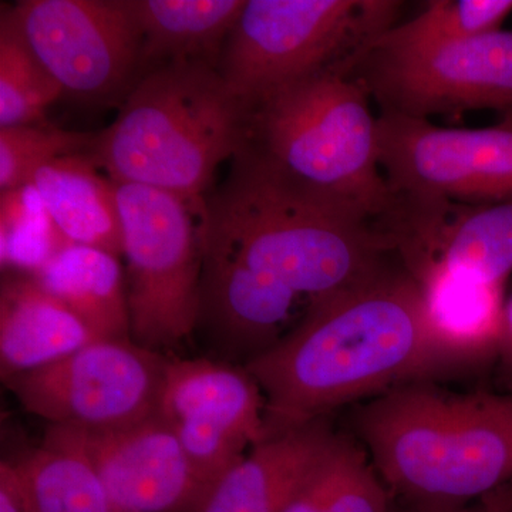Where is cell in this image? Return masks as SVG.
Masks as SVG:
<instances>
[{
    "label": "cell",
    "instance_id": "obj_2",
    "mask_svg": "<svg viewBox=\"0 0 512 512\" xmlns=\"http://www.w3.org/2000/svg\"><path fill=\"white\" fill-rule=\"evenodd\" d=\"M201 249L308 296L326 298L376 274L396 255L373 225L306 194L242 147L202 197Z\"/></svg>",
    "mask_w": 512,
    "mask_h": 512
},
{
    "label": "cell",
    "instance_id": "obj_23",
    "mask_svg": "<svg viewBox=\"0 0 512 512\" xmlns=\"http://www.w3.org/2000/svg\"><path fill=\"white\" fill-rule=\"evenodd\" d=\"M62 87L26 45L5 12L0 23V128L45 123Z\"/></svg>",
    "mask_w": 512,
    "mask_h": 512
},
{
    "label": "cell",
    "instance_id": "obj_28",
    "mask_svg": "<svg viewBox=\"0 0 512 512\" xmlns=\"http://www.w3.org/2000/svg\"><path fill=\"white\" fill-rule=\"evenodd\" d=\"M0 512H35L15 464H0Z\"/></svg>",
    "mask_w": 512,
    "mask_h": 512
},
{
    "label": "cell",
    "instance_id": "obj_21",
    "mask_svg": "<svg viewBox=\"0 0 512 512\" xmlns=\"http://www.w3.org/2000/svg\"><path fill=\"white\" fill-rule=\"evenodd\" d=\"M13 464L35 512H126L63 427L50 426L42 446Z\"/></svg>",
    "mask_w": 512,
    "mask_h": 512
},
{
    "label": "cell",
    "instance_id": "obj_22",
    "mask_svg": "<svg viewBox=\"0 0 512 512\" xmlns=\"http://www.w3.org/2000/svg\"><path fill=\"white\" fill-rule=\"evenodd\" d=\"M512 0H434L416 18L394 25L367 47L417 50L501 30Z\"/></svg>",
    "mask_w": 512,
    "mask_h": 512
},
{
    "label": "cell",
    "instance_id": "obj_20",
    "mask_svg": "<svg viewBox=\"0 0 512 512\" xmlns=\"http://www.w3.org/2000/svg\"><path fill=\"white\" fill-rule=\"evenodd\" d=\"M32 275L97 339H131L126 272L117 256L67 245Z\"/></svg>",
    "mask_w": 512,
    "mask_h": 512
},
{
    "label": "cell",
    "instance_id": "obj_31",
    "mask_svg": "<svg viewBox=\"0 0 512 512\" xmlns=\"http://www.w3.org/2000/svg\"><path fill=\"white\" fill-rule=\"evenodd\" d=\"M497 508V507H495ZM498 511L500 512H512V508H497Z\"/></svg>",
    "mask_w": 512,
    "mask_h": 512
},
{
    "label": "cell",
    "instance_id": "obj_18",
    "mask_svg": "<svg viewBox=\"0 0 512 512\" xmlns=\"http://www.w3.org/2000/svg\"><path fill=\"white\" fill-rule=\"evenodd\" d=\"M30 184L70 244L123 258L117 184L87 154L57 158L39 168Z\"/></svg>",
    "mask_w": 512,
    "mask_h": 512
},
{
    "label": "cell",
    "instance_id": "obj_12",
    "mask_svg": "<svg viewBox=\"0 0 512 512\" xmlns=\"http://www.w3.org/2000/svg\"><path fill=\"white\" fill-rule=\"evenodd\" d=\"M264 413L261 387L244 367L168 359L156 414L208 485L266 439Z\"/></svg>",
    "mask_w": 512,
    "mask_h": 512
},
{
    "label": "cell",
    "instance_id": "obj_13",
    "mask_svg": "<svg viewBox=\"0 0 512 512\" xmlns=\"http://www.w3.org/2000/svg\"><path fill=\"white\" fill-rule=\"evenodd\" d=\"M375 228L407 271L436 265L487 284L512 272V200L471 204L394 194Z\"/></svg>",
    "mask_w": 512,
    "mask_h": 512
},
{
    "label": "cell",
    "instance_id": "obj_3",
    "mask_svg": "<svg viewBox=\"0 0 512 512\" xmlns=\"http://www.w3.org/2000/svg\"><path fill=\"white\" fill-rule=\"evenodd\" d=\"M355 426L384 483L424 505H458L512 480V393L402 384L359 407Z\"/></svg>",
    "mask_w": 512,
    "mask_h": 512
},
{
    "label": "cell",
    "instance_id": "obj_5",
    "mask_svg": "<svg viewBox=\"0 0 512 512\" xmlns=\"http://www.w3.org/2000/svg\"><path fill=\"white\" fill-rule=\"evenodd\" d=\"M369 97L350 70L315 74L248 110L244 147L298 190L373 225L393 192Z\"/></svg>",
    "mask_w": 512,
    "mask_h": 512
},
{
    "label": "cell",
    "instance_id": "obj_9",
    "mask_svg": "<svg viewBox=\"0 0 512 512\" xmlns=\"http://www.w3.org/2000/svg\"><path fill=\"white\" fill-rule=\"evenodd\" d=\"M6 15L73 100L121 104L143 77L140 32L127 0H23Z\"/></svg>",
    "mask_w": 512,
    "mask_h": 512
},
{
    "label": "cell",
    "instance_id": "obj_27",
    "mask_svg": "<svg viewBox=\"0 0 512 512\" xmlns=\"http://www.w3.org/2000/svg\"><path fill=\"white\" fill-rule=\"evenodd\" d=\"M338 441V439H336ZM335 441V444H336ZM335 444L330 448L328 456L320 461L318 467L312 471L311 476L303 481L291 500L281 512H326V501L330 483V464Z\"/></svg>",
    "mask_w": 512,
    "mask_h": 512
},
{
    "label": "cell",
    "instance_id": "obj_19",
    "mask_svg": "<svg viewBox=\"0 0 512 512\" xmlns=\"http://www.w3.org/2000/svg\"><path fill=\"white\" fill-rule=\"evenodd\" d=\"M141 39L144 73L168 63L220 64L247 0H127Z\"/></svg>",
    "mask_w": 512,
    "mask_h": 512
},
{
    "label": "cell",
    "instance_id": "obj_29",
    "mask_svg": "<svg viewBox=\"0 0 512 512\" xmlns=\"http://www.w3.org/2000/svg\"><path fill=\"white\" fill-rule=\"evenodd\" d=\"M498 357L503 360L505 370L512 377V296L510 301L505 302L503 336Z\"/></svg>",
    "mask_w": 512,
    "mask_h": 512
},
{
    "label": "cell",
    "instance_id": "obj_6",
    "mask_svg": "<svg viewBox=\"0 0 512 512\" xmlns=\"http://www.w3.org/2000/svg\"><path fill=\"white\" fill-rule=\"evenodd\" d=\"M392 0H247L218 70L247 109L326 70L353 72L372 40L394 26Z\"/></svg>",
    "mask_w": 512,
    "mask_h": 512
},
{
    "label": "cell",
    "instance_id": "obj_14",
    "mask_svg": "<svg viewBox=\"0 0 512 512\" xmlns=\"http://www.w3.org/2000/svg\"><path fill=\"white\" fill-rule=\"evenodd\" d=\"M66 430L126 512H192L210 487L157 414L121 429Z\"/></svg>",
    "mask_w": 512,
    "mask_h": 512
},
{
    "label": "cell",
    "instance_id": "obj_7",
    "mask_svg": "<svg viewBox=\"0 0 512 512\" xmlns=\"http://www.w3.org/2000/svg\"><path fill=\"white\" fill-rule=\"evenodd\" d=\"M126 259L130 338L154 352L177 348L198 328L201 200L117 184Z\"/></svg>",
    "mask_w": 512,
    "mask_h": 512
},
{
    "label": "cell",
    "instance_id": "obj_26",
    "mask_svg": "<svg viewBox=\"0 0 512 512\" xmlns=\"http://www.w3.org/2000/svg\"><path fill=\"white\" fill-rule=\"evenodd\" d=\"M326 512H392L382 477L365 451L342 439L333 448Z\"/></svg>",
    "mask_w": 512,
    "mask_h": 512
},
{
    "label": "cell",
    "instance_id": "obj_32",
    "mask_svg": "<svg viewBox=\"0 0 512 512\" xmlns=\"http://www.w3.org/2000/svg\"><path fill=\"white\" fill-rule=\"evenodd\" d=\"M505 121H510V123L512 124V116H507V119H505Z\"/></svg>",
    "mask_w": 512,
    "mask_h": 512
},
{
    "label": "cell",
    "instance_id": "obj_4",
    "mask_svg": "<svg viewBox=\"0 0 512 512\" xmlns=\"http://www.w3.org/2000/svg\"><path fill=\"white\" fill-rule=\"evenodd\" d=\"M248 109L217 66L178 62L143 74L87 156L116 184L201 200L247 140Z\"/></svg>",
    "mask_w": 512,
    "mask_h": 512
},
{
    "label": "cell",
    "instance_id": "obj_11",
    "mask_svg": "<svg viewBox=\"0 0 512 512\" xmlns=\"http://www.w3.org/2000/svg\"><path fill=\"white\" fill-rule=\"evenodd\" d=\"M377 151L394 194L471 204L512 200L510 121L488 128H444L382 111Z\"/></svg>",
    "mask_w": 512,
    "mask_h": 512
},
{
    "label": "cell",
    "instance_id": "obj_1",
    "mask_svg": "<svg viewBox=\"0 0 512 512\" xmlns=\"http://www.w3.org/2000/svg\"><path fill=\"white\" fill-rule=\"evenodd\" d=\"M265 399L266 439L340 406L446 372L420 286L402 266L311 302L301 323L244 365Z\"/></svg>",
    "mask_w": 512,
    "mask_h": 512
},
{
    "label": "cell",
    "instance_id": "obj_30",
    "mask_svg": "<svg viewBox=\"0 0 512 512\" xmlns=\"http://www.w3.org/2000/svg\"><path fill=\"white\" fill-rule=\"evenodd\" d=\"M417 512H500L495 507L463 508L458 505H426Z\"/></svg>",
    "mask_w": 512,
    "mask_h": 512
},
{
    "label": "cell",
    "instance_id": "obj_25",
    "mask_svg": "<svg viewBox=\"0 0 512 512\" xmlns=\"http://www.w3.org/2000/svg\"><path fill=\"white\" fill-rule=\"evenodd\" d=\"M94 136L62 130L47 121L0 128V190L30 184L39 168L57 158L87 154Z\"/></svg>",
    "mask_w": 512,
    "mask_h": 512
},
{
    "label": "cell",
    "instance_id": "obj_16",
    "mask_svg": "<svg viewBox=\"0 0 512 512\" xmlns=\"http://www.w3.org/2000/svg\"><path fill=\"white\" fill-rule=\"evenodd\" d=\"M410 274L420 286L427 330L446 372L498 357L504 285L476 281L436 265Z\"/></svg>",
    "mask_w": 512,
    "mask_h": 512
},
{
    "label": "cell",
    "instance_id": "obj_15",
    "mask_svg": "<svg viewBox=\"0 0 512 512\" xmlns=\"http://www.w3.org/2000/svg\"><path fill=\"white\" fill-rule=\"evenodd\" d=\"M336 439L322 419L262 440L208 487L192 512H281Z\"/></svg>",
    "mask_w": 512,
    "mask_h": 512
},
{
    "label": "cell",
    "instance_id": "obj_10",
    "mask_svg": "<svg viewBox=\"0 0 512 512\" xmlns=\"http://www.w3.org/2000/svg\"><path fill=\"white\" fill-rule=\"evenodd\" d=\"M352 74L384 113L429 120L494 109L512 116V30L427 49L366 47Z\"/></svg>",
    "mask_w": 512,
    "mask_h": 512
},
{
    "label": "cell",
    "instance_id": "obj_17",
    "mask_svg": "<svg viewBox=\"0 0 512 512\" xmlns=\"http://www.w3.org/2000/svg\"><path fill=\"white\" fill-rule=\"evenodd\" d=\"M99 340L52 292L26 272H10L0 286L2 380L32 372Z\"/></svg>",
    "mask_w": 512,
    "mask_h": 512
},
{
    "label": "cell",
    "instance_id": "obj_24",
    "mask_svg": "<svg viewBox=\"0 0 512 512\" xmlns=\"http://www.w3.org/2000/svg\"><path fill=\"white\" fill-rule=\"evenodd\" d=\"M2 266L35 274L70 244L32 184L3 191L0 201Z\"/></svg>",
    "mask_w": 512,
    "mask_h": 512
},
{
    "label": "cell",
    "instance_id": "obj_8",
    "mask_svg": "<svg viewBox=\"0 0 512 512\" xmlns=\"http://www.w3.org/2000/svg\"><path fill=\"white\" fill-rule=\"evenodd\" d=\"M167 363L163 353L131 339L96 340L3 383L26 412L50 426L107 431L156 414Z\"/></svg>",
    "mask_w": 512,
    "mask_h": 512
}]
</instances>
